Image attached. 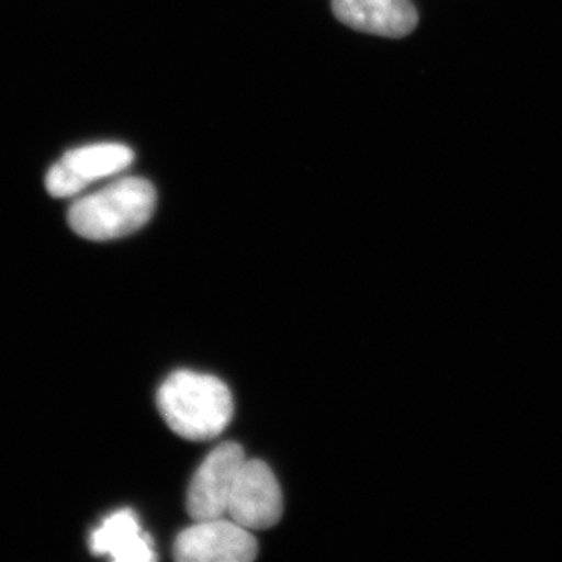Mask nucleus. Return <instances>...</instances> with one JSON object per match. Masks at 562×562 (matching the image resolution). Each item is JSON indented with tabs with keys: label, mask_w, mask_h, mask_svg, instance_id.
I'll list each match as a JSON object with an SVG mask.
<instances>
[{
	"label": "nucleus",
	"mask_w": 562,
	"mask_h": 562,
	"mask_svg": "<svg viewBox=\"0 0 562 562\" xmlns=\"http://www.w3.org/2000/svg\"><path fill=\"white\" fill-rule=\"evenodd\" d=\"M157 405L168 427L190 441L216 438L233 416L231 390L209 373L173 372L158 390Z\"/></svg>",
	"instance_id": "f257e3e1"
},
{
	"label": "nucleus",
	"mask_w": 562,
	"mask_h": 562,
	"mask_svg": "<svg viewBox=\"0 0 562 562\" xmlns=\"http://www.w3.org/2000/svg\"><path fill=\"white\" fill-rule=\"evenodd\" d=\"M157 192L150 181L128 177L74 203L70 228L91 241L124 238L143 228L154 216Z\"/></svg>",
	"instance_id": "f03ea898"
},
{
	"label": "nucleus",
	"mask_w": 562,
	"mask_h": 562,
	"mask_svg": "<svg viewBox=\"0 0 562 562\" xmlns=\"http://www.w3.org/2000/svg\"><path fill=\"white\" fill-rule=\"evenodd\" d=\"M257 553L251 531L225 516L198 520L173 543V558L180 562H249Z\"/></svg>",
	"instance_id": "7ed1b4c3"
},
{
	"label": "nucleus",
	"mask_w": 562,
	"mask_h": 562,
	"mask_svg": "<svg viewBox=\"0 0 562 562\" xmlns=\"http://www.w3.org/2000/svg\"><path fill=\"white\" fill-rule=\"evenodd\" d=\"M246 460L236 442L221 443L203 460L188 487L187 508L194 522L227 514L233 486Z\"/></svg>",
	"instance_id": "20e7f679"
},
{
	"label": "nucleus",
	"mask_w": 562,
	"mask_h": 562,
	"mask_svg": "<svg viewBox=\"0 0 562 562\" xmlns=\"http://www.w3.org/2000/svg\"><path fill=\"white\" fill-rule=\"evenodd\" d=\"M135 160L131 147L103 143L70 150L46 177V188L54 198H72L94 181L127 169Z\"/></svg>",
	"instance_id": "39448f33"
},
{
	"label": "nucleus",
	"mask_w": 562,
	"mask_h": 562,
	"mask_svg": "<svg viewBox=\"0 0 562 562\" xmlns=\"http://www.w3.org/2000/svg\"><path fill=\"white\" fill-rule=\"evenodd\" d=\"M283 495L276 475L266 462L246 460L233 486L227 516L250 531L279 524Z\"/></svg>",
	"instance_id": "423d86ee"
},
{
	"label": "nucleus",
	"mask_w": 562,
	"mask_h": 562,
	"mask_svg": "<svg viewBox=\"0 0 562 562\" xmlns=\"http://www.w3.org/2000/svg\"><path fill=\"white\" fill-rule=\"evenodd\" d=\"M331 7L347 27L386 38L409 35L419 22L409 0H333Z\"/></svg>",
	"instance_id": "0eeeda50"
},
{
	"label": "nucleus",
	"mask_w": 562,
	"mask_h": 562,
	"mask_svg": "<svg viewBox=\"0 0 562 562\" xmlns=\"http://www.w3.org/2000/svg\"><path fill=\"white\" fill-rule=\"evenodd\" d=\"M91 552L117 562L157 560L154 541L131 509L111 514L91 535Z\"/></svg>",
	"instance_id": "6e6552de"
}]
</instances>
